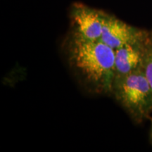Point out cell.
Listing matches in <instances>:
<instances>
[{
  "instance_id": "cell-4",
  "label": "cell",
  "mask_w": 152,
  "mask_h": 152,
  "mask_svg": "<svg viewBox=\"0 0 152 152\" xmlns=\"http://www.w3.org/2000/svg\"><path fill=\"white\" fill-rule=\"evenodd\" d=\"M149 32L132 27L123 20L106 14L101 40L114 50L128 44L142 40Z\"/></svg>"
},
{
  "instance_id": "cell-1",
  "label": "cell",
  "mask_w": 152,
  "mask_h": 152,
  "mask_svg": "<svg viewBox=\"0 0 152 152\" xmlns=\"http://www.w3.org/2000/svg\"><path fill=\"white\" fill-rule=\"evenodd\" d=\"M68 65L82 84L96 94H111L115 78V50L101 39L87 40L73 35L66 42Z\"/></svg>"
},
{
  "instance_id": "cell-5",
  "label": "cell",
  "mask_w": 152,
  "mask_h": 152,
  "mask_svg": "<svg viewBox=\"0 0 152 152\" xmlns=\"http://www.w3.org/2000/svg\"><path fill=\"white\" fill-rule=\"evenodd\" d=\"M149 35L142 40L128 44L115 50V77L142 70Z\"/></svg>"
},
{
  "instance_id": "cell-3",
  "label": "cell",
  "mask_w": 152,
  "mask_h": 152,
  "mask_svg": "<svg viewBox=\"0 0 152 152\" xmlns=\"http://www.w3.org/2000/svg\"><path fill=\"white\" fill-rule=\"evenodd\" d=\"M106 14L81 4L72 7L73 35L87 40H99Z\"/></svg>"
},
{
  "instance_id": "cell-2",
  "label": "cell",
  "mask_w": 152,
  "mask_h": 152,
  "mask_svg": "<svg viewBox=\"0 0 152 152\" xmlns=\"http://www.w3.org/2000/svg\"><path fill=\"white\" fill-rule=\"evenodd\" d=\"M111 94L137 123L152 113V89L142 70L115 77Z\"/></svg>"
},
{
  "instance_id": "cell-6",
  "label": "cell",
  "mask_w": 152,
  "mask_h": 152,
  "mask_svg": "<svg viewBox=\"0 0 152 152\" xmlns=\"http://www.w3.org/2000/svg\"><path fill=\"white\" fill-rule=\"evenodd\" d=\"M142 71L152 89V32L149 33L147 41Z\"/></svg>"
},
{
  "instance_id": "cell-7",
  "label": "cell",
  "mask_w": 152,
  "mask_h": 152,
  "mask_svg": "<svg viewBox=\"0 0 152 152\" xmlns=\"http://www.w3.org/2000/svg\"><path fill=\"white\" fill-rule=\"evenodd\" d=\"M149 120L151 121V128H150V138H151V140L152 141V118L149 117Z\"/></svg>"
}]
</instances>
